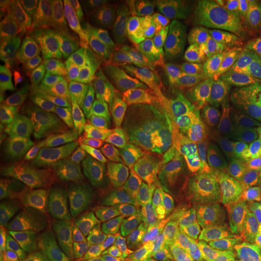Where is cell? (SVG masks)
<instances>
[{"mask_svg":"<svg viewBox=\"0 0 261 261\" xmlns=\"http://www.w3.org/2000/svg\"><path fill=\"white\" fill-rule=\"evenodd\" d=\"M68 87L80 93L93 108L110 150L130 145L155 148L156 137L149 126L132 73H86Z\"/></svg>","mask_w":261,"mask_h":261,"instance_id":"cell-1","label":"cell"},{"mask_svg":"<svg viewBox=\"0 0 261 261\" xmlns=\"http://www.w3.org/2000/svg\"><path fill=\"white\" fill-rule=\"evenodd\" d=\"M130 2L100 0L92 28L80 45L81 75L126 71L130 67Z\"/></svg>","mask_w":261,"mask_h":261,"instance_id":"cell-2","label":"cell"},{"mask_svg":"<svg viewBox=\"0 0 261 261\" xmlns=\"http://www.w3.org/2000/svg\"><path fill=\"white\" fill-rule=\"evenodd\" d=\"M40 52L50 73L47 89L57 91L63 85L70 86L80 70V45L65 31L52 10L50 2H27L21 23Z\"/></svg>","mask_w":261,"mask_h":261,"instance_id":"cell-3","label":"cell"},{"mask_svg":"<svg viewBox=\"0 0 261 261\" xmlns=\"http://www.w3.org/2000/svg\"><path fill=\"white\" fill-rule=\"evenodd\" d=\"M51 91L45 87L28 96L2 103L0 144L22 171L32 172L39 161L41 133L51 117Z\"/></svg>","mask_w":261,"mask_h":261,"instance_id":"cell-4","label":"cell"},{"mask_svg":"<svg viewBox=\"0 0 261 261\" xmlns=\"http://www.w3.org/2000/svg\"><path fill=\"white\" fill-rule=\"evenodd\" d=\"M158 4L154 0L130 2L132 57L129 69L137 77L191 102L190 96L177 83L169 67L168 54L161 37Z\"/></svg>","mask_w":261,"mask_h":261,"instance_id":"cell-5","label":"cell"},{"mask_svg":"<svg viewBox=\"0 0 261 261\" xmlns=\"http://www.w3.org/2000/svg\"><path fill=\"white\" fill-rule=\"evenodd\" d=\"M159 12L163 45L174 69L197 91L201 115L221 119L217 91L172 0H160Z\"/></svg>","mask_w":261,"mask_h":261,"instance_id":"cell-6","label":"cell"},{"mask_svg":"<svg viewBox=\"0 0 261 261\" xmlns=\"http://www.w3.org/2000/svg\"><path fill=\"white\" fill-rule=\"evenodd\" d=\"M102 130L96 112L85 98L68 87L56 102L54 113L39 140L40 161L58 162L71 150L98 139Z\"/></svg>","mask_w":261,"mask_h":261,"instance_id":"cell-7","label":"cell"},{"mask_svg":"<svg viewBox=\"0 0 261 261\" xmlns=\"http://www.w3.org/2000/svg\"><path fill=\"white\" fill-rule=\"evenodd\" d=\"M171 148L202 169L230 161L250 162L254 156L224 117H202L182 132Z\"/></svg>","mask_w":261,"mask_h":261,"instance_id":"cell-8","label":"cell"},{"mask_svg":"<svg viewBox=\"0 0 261 261\" xmlns=\"http://www.w3.org/2000/svg\"><path fill=\"white\" fill-rule=\"evenodd\" d=\"M50 73L28 32L18 25L14 40L0 57L2 103L48 87Z\"/></svg>","mask_w":261,"mask_h":261,"instance_id":"cell-9","label":"cell"},{"mask_svg":"<svg viewBox=\"0 0 261 261\" xmlns=\"http://www.w3.org/2000/svg\"><path fill=\"white\" fill-rule=\"evenodd\" d=\"M136 86L144 103L149 126L162 148H169L175 139L200 120V109L194 102L173 96L149 81L137 77Z\"/></svg>","mask_w":261,"mask_h":261,"instance_id":"cell-10","label":"cell"},{"mask_svg":"<svg viewBox=\"0 0 261 261\" xmlns=\"http://www.w3.org/2000/svg\"><path fill=\"white\" fill-rule=\"evenodd\" d=\"M204 67L217 91L221 114L253 154L261 158V109L224 73L218 57Z\"/></svg>","mask_w":261,"mask_h":261,"instance_id":"cell-11","label":"cell"},{"mask_svg":"<svg viewBox=\"0 0 261 261\" xmlns=\"http://www.w3.org/2000/svg\"><path fill=\"white\" fill-rule=\"evenodd\" d=\"M99 219L117 232L133 240L152 244L178 257L177 240L172 225V210L163 196L136 213L126 217H113L97 212Z\"/></svg>","mask_w":261,"mask_h":261,"instance_id":"cell-12","label":"cell"},{"mask_svg":"<svg viewBox=\"0 0 261 261\" xmlns=\"http://www.w3.org/2000/svg\"><path fill=\"white\" fill-rule=\"evenodd\" d=\"M108 160L113 167L116 184L168 194V175L163 159L152 150L142 146L112 149Z\"/></svg>","mask_w":261,"mask_h":261,"instance_id":"cell-13","label":"cell"},{"mask_svg":"<svg viewBox=\"0 0 261 261\" xmlns=\"http://www.w3.org/2000/svg\"><path fill=\"white\" fill-rule=\"evenodd\" d=\"M224 210H210L192 203L172 208V225L177 243L190 250L196 261H210L223 220Z\"/></svg>","mask_w":261,"mask_h":261,"instance_id":"cell-14","label":"cell"},{"mask_svg":"<svg viewBox=\"0 0 261 261\" xmlns=\"http://www.w3.org/2000/svg\"><path fill=\"white\" fill-rule=\"evenodd\" d=\"M31 184L24 171L14 162L0 165V227L10 234L16 226L35 227L40 224L29 201Z\"/></svg>","mask_w":261,"mask_h":261,"instance_id":"cell-15","label":"cell"},{"mask_svg":"<svg viewBox=\"0 0 261 261\" xmlns=\"http://www.w3.org/2000/svg\"><path fill=\"white\" fill-rule=\"evenodd\" d=\"M76 226L77 215L65 211L16 246L5 257L12 261H56L73 238Z\"/></svg>","mask_w":261,"mask_h":261,"instance_id":"cell-16","label":"cell"},{"mask_svg":"<svg viewBox=\"0 0 261 261\" xmlns=\"http://www.w3.org/2000/svg\"><path fill=\"white\" fill-rule=\"evenodd\" d=\"M249 161H230L202 169L191 203L210 210H226L232 204Z\"/></svg>","mask_w":261,"mask_h":261,"instance_id":"cell-17","label":"cell"},{"mask_svg":"<svg viewBox=\"0 0 261 261\" xmlns=\"http://www.w3.org/2000/svg\"><path fill=\"white\" fill-rule=\"evenodd\" d=\"M241 246L261 254V182L254 171H248L238 185L231 204Z\"/></svg>","mask_w":261,"mask_h":261,"instance_id":"cell-18","label":"cell"},{"mask_svg":"<svg viewBox=\"0 0 261 261\" xmlns=\"http://www.w3.org/2000/svg\"><path fill=\"white\" fill-rule=\"evenodd\" d=\"M76 232L89 236L99 242L115 248L136 261H179L162 248L133 240L117 232L99 219L97 213L79 217L77 215Z\"/></svg>","mask_w":261,"mask_h":261,"instance_id":"cell-19","label":"cell"},{"mask_svg":"<svg viewBox=\"0 0 261 261\" xmlns=\"http://www.w3.org/2000/svg\"><path fill=\"white\" fill-rule=\"evenodd\" d=\"M221 39L232 65L261 73V14L225 29Z\"/></svg>","mask_w":261,"mask_h":261,"instance_id":"cell-20","label":"cell"},{"mask_svg":"<svg viewBox=\"0 0 261 261\" xmlns=\"http://www.w3.org/2000/svg\"><path fill=\"white\" fill-rule=\"evenodd\" d=\"M115 180L110 161L106 158L96 167L79 179L75 185L79 217H86L99 212L100 205L106 203L112 195Z\"/></svg>","mask_w":261,"mask_h":261,"instance_id":"cell-21","label":"cell"},{"mask_svg":"<svg viewBox=\"0 0 261 261\" xmlns=\"http://www.w3.org/2000/svg\"><path fill=\"white\" fill-rule=\"evenodd\" d=\"M162 159L168 175V194L166 198L173 204L182 202L191 203L202 168L189 161L171 146L166 150Z\"/></svg>","mask_w":261,"mask_h":261,"instance_id":"cell-22","label":"cell"},{"mask_svg":"<svg viewBox=\"0 0 261 261\" xmlns=\"http://www.w3.org/2000/svg\"><path fill=\"white\" fill-rule=\"evenodd\" d=\"M50 5L65 31L81 45L96 19L98 2L94 0H51Z\"/></svg>","mask_w":261,"mask_h":261,"instance_id":"cell-23","label":"cell"},{"mask_svg":"<svg viewBox=\"0 0 261 261\" xmlns=\"http://www.w3.org/2000/svg\"><path fill=\"white\" fill-rule=\"evenodd\" d=\"M106 155V145L99 139L92 140L86 144L71 150L63 159L58 161V171L61 177L73 185L87 172L96 167Z\"/></svg>","mask_w":261,"mask_h":261,"instance_id":"cell-24","label":"cell"},{"mask_svg":"<svg viewBox=\"0 0 261 261\" xmlns=\"http://www.w3.org/2000/svg\"><path fill=\"white\" fill-rule=\"evenodd\" d=\"M214 27L220 33L232 25L261 14V0H220L204 3Z\"/></svg>","mask_w":261,"mask_h":261,"instance_id":"cell-25","label":"cell"},{"mask_svg":"<svg viewBox=\"0 0 261 261\" xmlns=\"http://www.w3.org/2000/svg\"><path fill=\"white\" fill-rule=\"evenodd\" d=\"M161 197L159 192L143 190V189L126 188L115 184L112 195L109 196L100 212L113 217H126L136 213Z\"/></svg>","mask_w":261,"mask_h":261,"instance_id":"cell-26","label":"cell"},{"mask_svg":"<svg viewBox=\"0 0 261 261\" xmlns=\"http://www.w3.org/2000/svg\"><path fill=\"white\" fill-rule=\"evenodd\" d=\"M184 22L198 55L202 56L210 44V31L205 24L200 6L194 0H172Z\"/></svg>","mask_w":261,"mask_h":261,"instance_id":"cell-27","label":"cell"},{"mask_svg":"<svg viewBox=\"0 0 261 261\" xmlns=\"http://www.w3.org/2000/svg\"><path fill=\"white\" fill-rule=\"evenodd\" d=\"M74 247L85 261H136L115 248L79 232L74 234Z\"/></svg>","mask_w":261,"mask_h":261,"instance_id":"cell-28","label":"cell"},{"mask_svg":"<svg viewBox=\"0 0 261 261\" xmlns=\"http://www.w3.org/2000/svg\"><path fill=\"white\" fill-rule=\"evenodd\" d=\"M237 226L230 212L224 210L223 220L212 249L210 261H232L236 254Z\"/></svg>","mask_w":261,"mask_h":261,"instance_id":"cell-29","label":"cell"},{"mask_svg":"<svg viewBox=\"0 0 261 261\" xmlns=\"http://www.w3.org/2000/svg\"><path fill=\"white\" fill-rule=\"evenodd\" d=\"M224 73L261 109V73L242 69L218 57Z\"/></svg>","mask_w":261,"mask_h":261,"instance_id":"cell-30","label":"cell"},{"mask_svg":"<svg viewBox=\"0 0 261 261\" xmlns=\"http://www.w3.org/2000/svg\"><path fill=\"white\" fill-rule=\"evenodd\" d=\"M25 6H27V2L24 0H2L0 3L2 46L15 39L18 25L23 18Z\"/></svg>","mask_w":261,"mask_h":261,"instance_id":"cell-31","label":"cell"},{"mask_svg":"<svg viewBox=\"0 0 261 261\" xmlns=\"http://www.w3.org/2000/svg\"><path fill=\"white\" fill-rule=\"evenodd\" d=\"M34 198L35 210L38 214H42L48 208L54 207L60 201V194L52 188L50 181L44 177L35 175L34 178Z\"/></svg>","mask_w":261,"mask_h":261,"instance_id":"cell-32","label":"cell"},{"mask_svg":"<svg viewBox=\"0 0 261 261\" xmlns=\"http://www.w3.org/2000/svg\"><path fill=\"white\" fill-rule=\"evenodd\" d=\"M232 261H261V254L250 249L241 248L234 254Z\"/></svg>","mask_w":261,"mask_h":261,"instance_id":"cell-33","label":"cell"},{"mask_svg":"<svg viewBox=\"0 0 261 261\" xmlns=\"http://www.w3.org/2000/svg\"><path fill=\"white\" fill-rule=\"evenodd\" d=\"M177 250H178V260L179 261H196L190 253V250L187 247L182 246L181 243H177Z\"/></svg>","mask_w":261,"mask_h":261,"instance_id":"cell-34","label":"cell"},{"mask_svg":"<svg viewBox=\"0 0 261 261\" xmlns=\"http://www.w3.org/2000/svg\"><path fill=\"white\" fill-rule=\"evenodd\" d=\"M62 261H85L83 257H79V256H68L65 257V259H63Z\"/></svg>","mask_w":261,"mask_h":261,"instance_id":"cell-35","label":"cell"},{"mask_svg":"<svg viewBox=\"0 0 261 261\" xmlns=\"http://www.w3.org/2000/svg\"><path fill=\"white\" fill-rule=\"evenodd\" d=\"M257 177H259V180H260V182H261V165H260V167H259V169H257Z\"/></svg>","mask_w":261,"mask_h":261,"instance_id":"cell-36","label":"cell"},{"mask_svg":"<svg viewBox=\"0 0 261 261\" xmlns=\"http://www.w3.org/2000/svg\"><path fill=\"white\" fill-rule=\"evenodd\" d=\"M2 261H12V260H10V259H8V257H4V259H2Z\"/></svg>","mask_w":261,"mask_h":261,"instance_id":"cell-37","label":"cell"}]
</instances>
